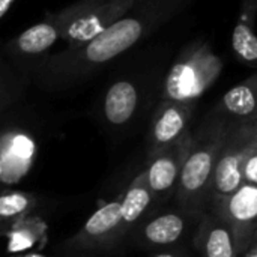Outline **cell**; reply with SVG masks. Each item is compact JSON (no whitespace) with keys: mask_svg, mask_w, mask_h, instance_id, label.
<instances>
[{"mask_svg":"<svg viewBox=\"0 0 257 257\" xmlns=\"http://www.w3.org/2000/svg\"><path fill=\"white\" fill-rule=\"evenodd\" d=\"M134 0H77L69 6L47 12L59 30L65 48L80 47L126 14Z\"/></svg>","mask_w":257,"mask_h":257,"instance_id":"obj_5","label":"cell"},{"mask_svg":"<svg viewBox=\"0 0 257 257\" xmlns=\"http://www.w3.org/2000/svg\"><path fill=\"white\" fill-rule=\"evenodd\" d=\"M26 86L27 83L15 72L0 50V114L21 99Z\"/></svg>","mask_w":257,"mask_h":257,"instance_id":"obj_20","label":"cell"},{"mask_svg":"<svg viewBox=\"0 0 257 257\" xmlns=\"http://www.w3.org/2000/svg\"><path fill=\"white\" fill-rule=\"evenodd\" d=\"M26 217L14 223L9 232L6 233V236H9V250L12 253H23L32 250L45 235V227L41 220Z\"/></svg>","mask_w":257,"mask_h":257,"instance_id":"obj_19","label":"cell"},{"mask_svg":"<svg viewBox=\"0 0 257 257\" xmlns=\"http://www.w3.org/2000/svg\"><path fill=\"white\" fill-rule=\"evenodd\" d=\"M196 0H134L133 6L89 42L50 53L32 81L48 92L81 86L175 20Z\"/></svg>","mask_w":257,"mask_h":257,"instance_id":"obj_1","label":"cell"},{"mask_svg":"<svg viewBox=\"0 0 257 257\" xmlns=\"http://www.w3.org/2000/svg\"><path fill=\"white\" fill-rule=\"evenodd\" d=\"M0 178H2V161H0ZM0 191H2V187H0Z\"/></svg>","mask_w":257,"mask_h":257,"instance_id":"obj_27","label":"cell"},{"mask_svg":"<svg viewBox=\"0 0 257 257\" xmlns=\"http://www.w3.org/2000/svg\"><path fill=\"white\" fill-rule=\"evenodd\" d=\"M256 9V0H244V11L232 32V50L239 60L250 66H256L257 62V39L254 35Z\"/></svg>","mask_w":257,"mask_h":257,"instance_id":"obj_17","label":"cell"},{"mask_svg":"<svg viewBox=\"0 0 257 257\" xmlns=\"http://www.w3.org/2000/svg\"><path fill=\"white\" fill-rule=\"evenodd\" d=\"M38 145L35 137L23 126L0 125V187L20 182L32 169Z\"/></svg>","mask_w":257,"mask_h":257,"instance_id":"obj_12","label":"cell"},{"mask_svg":"<svg viewBox=\"0 0 257 257\" xmlns=\"http://www.w3.org/2000/svg\"><path fill=\"white\" fill-rule=\"evenodd\" d=\"M120 200H111L98 208L84 226L66 242V248L86 251L110 248L122 239Z\"/></svg>","mask_w":257,"mask_h":257,"instance_id":"obj_13","label":"cell"},{"mask_svg":"<svg viewBox=\"0 0 257 257\" xmlns=\"http://www.w3.org/2000/svg\"><path fill=\"white\" fill-rule=\"evenodd\" d=\"M9 229H11L9 226H0V238L2 236H6V233L9 232Z\"/></svg>","mask_w":257,"mask_h":257,"instance_id":"obj_25","label":"cell"},{"mask_svg":"<svg viewBox=\"0 0 257 257\" xmlns=\"http://www.w3.org/2000/svg\"><path fill=\"white\" fill-rule=\"evenodd\" d=\"M199 220L175 208L149 212L130 233L133 242L145 250H166L182 245L193 224Z\"/></svg>","mask_w":257,"mask_h":257,"instance_id":"obj_9","label":"cell"},{"mask_svg":"<svg viewBox=\"0 0 257 257\" xmlns=\"http://www.w3.org/2000/svg\"><path fill=\"white\" fill-rule=\"evenodd\" d=\"M242 184L257 185V143L251 145L241 164Z\"/></svg>","mask_w":257,"mask_h":257,"instance_id":"obj_21","label":"cell"},{"mask_svg":"<svg viewBox=\"0 0 257 257\" xmlns=\"http://www.w3.org/2000/svg\"><path fill=\"white\" fill-rule=\"evenodd\" d=\"M59 41V30L45 14L44 20L5 42L0 50L15 72L29 84L35 71Z\"/></svg>","mask_w":257,"mask_h":257,"instance_id":"obj_7","label":"cell"},{"mask_svg":"<svg viewBox=\"0 0 257 257\" xmlns=\"http://www.w3.org/2000/svg\"><path fill=\"white\" fill-rule=\"evenodd\" d=\"M191 143V130L175 145L149 157L146 179L154 196L155 209L175 196L182 166Z\"/></svg>","mask_w":257,"mask_h":257,"instance_id":"obj_11","label":"cell"},{"mask_svg":"<svg viewBox=\"0 0 257 257\" xmlns=\"http://www.w3.org/2000/svg\"><path fill=\"white\" fill-rule=\"evenodd\" d=\"M14 257H44L41 256V254H33V253H29V254H17V256Z\"/></svg>","mask_w":257,"mask_h":257,"instance_id":"obj_26","label":"cell"},{"mask_svg":"<svg viewBox=\"0 0 257 257\" xmlns=\"http://www.w3.org/2000/svg\"><path fill=\"white\" fill-rule=\"evenodd\" d=\"M223 69V60L205 41H193L184 47L166 68L160 99L197 102L215 83Z\"/></svg>","mask_w":257,"mask_h":257,"instance_id":"obj_4","label":"cell"},{"mask_svg":"<svg viewBox=\"0 0 257 257\" xmlns=\"http://www.w3.org/2000/svg\"><path fill=\"white\" fill-rule=\"evenodd\" d=\"M257 143V120L232 123L217 157L209 199L226 197L241 185V164L251 145Z\"/></svg>","mask_w":257,"mask_h":257,"instance_id":"obj_6","label":"cell"},{"mask_svg":"<svg viewBox=\"0 0 257 257\" xmlns=\"http://www.w3.org/2000/svg\"><path fill=\"white\" fill-rule=\"evenodd\" d=\"M17 0H0V20L8 14V11L12 8V5L15 3Z\"/></svg>","mask_w":257,"mask_h":257,"instance_id":"obj_23","label":"cell"},{"mask_svg":"<svg viewBox=\"0 0 257 257\" xmlns=\"http://www.w3.org/2000/svg\"><path fill=\"white\" fill-rule=\"evenodd\" d=\"M36 199L30 193L17 190L0 191V226H12L35 208Z\"/></svg>","mask_w":257,"mask_h":257,"instance_id":"obj_18","label":"cell"},{"mask_svg":"<svg viewBox=\"0 0 257 257\" xmlns=\"http://www.w3.org/2000/svg\"><path fill=\"white\" fill-rule=\"evenodd\" d=\"M155 211L154 196L149 188L146 172H140L130 182L120 199V233L125 238L149 212Z\"/></svg>","mask_w":257,"mask_h":257,"instance_id":"obj_15","label":"cell"},{"mask_svg":"<svg viewBox=\"0 0 257 257\" xmlns=\"http://www.w3.org/2000/svg\"><path fill=\"white\" fill-rule=\"evenodd\" d=\"M152 257H190L188 251L185 247L178 245V247H172V248H166L158 251L157 254H154Z\"/></svg>","mask_w":257,"mask_h":257,"instance_id":"obj_22","label":"cell"},{"mask_svg":"<svg viewBox=\"0 0 257 257\" xmlns=\"http://www.w3.org/2000/svg\"><path fill=\"white\" fill-rule=\"evenodd\" d=\"M230 125L211 110L199 126L191 130V143L173 197L176 208L196 220L206 211L217 157Z\"/></svg>","mask_w":257,"mask_h":257,"instance_id":"obj_3","label":"cell"},{"mask_svg":"<svg viewBox=\"0 0 257 257\" xmlns=\"http://www.w3.org/2000/svg\"><path fill=\"white\" fill-rule=\"evenodd\" d=\"M197 102H179L160 99L149 119L148 130V157L175 145L191 130V122Z\"/></svg>","mask_w":257,"mask_h":257,"instance_id":"obj_10","label":"cell"},{"mask_svg":"<svg viewBox=\"0 0 257 257\" xmlns=\"http://www.w3.org/2000/svg\"><path fill=\"white\" fill-rule=\"evenodd\" d=\"M111 69L98 98L96 114L102 125L123 131L137 123L151 105L160 101V89L167 59L161 56L136 54Z\"/></svg>","mask_w":257,"mask_h":257,"instance_id":"obj_2","label":"cell"},{"mask_svg":"<svg viewBox=\"0 0 257 257\" xmlns=\"http://www.w3.org/2000/svg\"><path fill=\"white\" fill-rule=\"evenodd\" d=\"M256 90L257 77L251 74L247 80L229 89L212 110L230 123L257 120Z\"/></svg>","mask_w":257,"mask_h":257,"instance_id":"obj_16","label":"cell"},{"mask_svg":"<svg viewBox=\"0 0 257 257\" xmlns=\"http://www.w3.org/2000/svg\"><path fill=\"white\" fill-rule=\"evenodd\" d=\"M239 257H257V241L251 242V245L241 254Z\"/></svg>","mask_w":257,"mask_h":257,"instance_id":"obj_24","label":"cell"},{"mask_svg":"<svg viewBox=\"0 0 257 257\" xmlns=\"http://www.w3.org/2000/svg\"><path fill=\"white\" fill-rule=\"evenodd\" d=\"M206 211L218 215L229 226L238 257L257 241V185L242 184L226 197L209 199Z\"/></svg>","mask_w":257,"mask_h":257,"instance_id":"obj_8","label":"cell"},{"mask_svg":"<svg viewBox=\"0 0 257 257\" xmlns=\"http://www.w3.org/2000/svg\"><path fill=\"white\" fill-rule=\"evenodd\" d=\"M194 244L200 257H238L229 226L209 211L197 223Z\"/></svg>","mask_w":257,"mask_h":257,"instance_id":"obj_14","label":"cell"}]
</instances>
